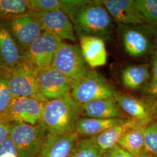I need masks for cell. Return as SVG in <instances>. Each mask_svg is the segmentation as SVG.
Here are the masks:
<instances>
[{
  "label": "cell",
  "instance_id": "cell-4",
  "mask_svg": "<svg viewBox=\"0 0 157 157\" xmlns=\"http://www.w3.org/2000/svg\"><path fill=\"white\" fill-rule=\"evenodd\" d=\"M118 34L125 51L132 57L144 56L156 47L157 28L148 24L126 25L118 23Z\"/></svg>",
  "mask_w": 157,
  "mask_h": 157
},
{
  "label": "cell",
  "instance_id": "cell-23",
  "mask_svg": "<svg viewBox=\"0 0 157 157\" xmlns=\"http://www.w3.org/2000/svg\"><path fill=\"white\" fill-rule=\"evenodd\" d=\"M29 11L28 0H0V19L8 20Z\"/></svg>",
  "mask_w": 157,
  "mask_h": 157
},
{
  "label": "cell",
  "instance_id": "cell-35",
  "mask_svg": "<svg viewBox=\"0 0 157 157\" xmlns=\"http://www.w3.org/2000/svg\"><path fill=\"white\" fill-rule=\"evenodd\" d=\"M154 44H155V46L156 48H157V36H156V37H155V39H154Z\"/></svg>",
  "mask_w": 157,
  "mask_h": 157
},
{
  "label": "cell",
  "instance_id": "cell-8",
  "mask_svg": "<svg viewBox=\"0 0 157 157\" xmlns=\"http://www.w3.org/2000/svg\"><path fill=\"white\" fill-rule=\"evenodd\" d=\"M113 97L129 118L148 126L157 121V97H139L116 90Z\"/></svg>",
  "mask_w": 157,
  "mask_h": 157
},
{
  "label": "cell",
  "instance_id": "cell-10",
  "mask_svg": "<svg viewBox=\"0 0 157 157\" xmlns=\"http://www.w3.org/2000/svg\"><path fill=\"white\" fill-rule=\"evenodd\" d=\"M8 86L13 98L29 97L43 103L48 101L40 90L35 73L22 62L10 69Z\"/></svg>",
  "mask_w": 157,
  "mask_h": 157
},
{
  "label": "cell",
  "instance_id": "cell-24",
  "mask_svg": "<svg viewBox=\"0 0 157 157\" xmlns=\"http://www.w3.org/2000/svg\"><path fill=\"white\" fill-rule=\"evenodd\" d=\"M104 152L91 137H79L69 157H102Z\"/></svg>",
  "mask_w": 157,
  "mask_h": 157
},
{
  "label": "cell",
  "instance_id": "cell-3",
  "mask_svg": "<svg viewBox=\"0 0 157 157\" xmlns=\"http://www.w3.org/2000/svg\"><path fill=\"white\" fill-rule=\"evenodd\" d=\"M47 135L45 124L41 120L36 124L11 123L10 137L18 157H38Z\"/></svg>",
  "mask_w": 157,
  "mask_h": 157
},
{
  "label": "cell",
  "instance_id": "cell-25",
  "mask_svg": "<svg viewBox=\"0 0 157 157\" xmlns=\"http://www.w3.org/2000/svg\"><path fill=\"white\" fill-rule=\"evenodd\" d=\"M135 4L144 22L157 28V0H135Z\"/></svg>",
  "mask_w": 157,
  "mask_h": 157
},
{
  "label": "cell",
  "instance_id": "cell-2",
  "mask_svg": "<svg viewBox=\"0 0 157 157\" xmlns=\"http://www.w3.org/2000/svg\"><path fill=\"white\" fill-rule=\"evenodd\" d=\"M82 105L71 94L44 103L41 121L47 133L63 135L75 132L77 121L81 117Z\"/></svg>",
  "mask_w": 157,
  "mask_h": 157
},
{
  "label": "cell",
  "instance_id": "cell-33",
  "mask_svg": "<svg viewBox=\"0 0 157 157\" xmlns=\"http://www.w3.org/2000/svg\"><path fill=\"white\" fill-rule=\"evenodd\" d=\"M11 123L0 119V146L10 136Z\"/></svg>",
  "mask_w": 157,
  "mask_h": 157
},
{
  "label": "cell",
  "instance_id": "cell-22",
  "mask_svg": "<svg viewBox=\"0 0 157 157\" xmlns=\"http://www.w3.org/2000/svg\"><path fill=\"white\" fill-rule=\"evenodd\" d=\"M144 128L145 127H139L130 130L118 141V145L133 157H145L144 153Z\"/></svg>",
  "mask_w": 157,
  "mask_h": 157
},
{
  "label": "cell",
  "instance_id": "cell-30",
  "mask_svg": "<svg viewBox=\"0 0 157 157\" xmlns=\"http://www.w3.org/2000/svg\"><path fill=\"white\" fill-rule=\"evenodd\" d=\"M0 157H18L16 149L10 136L0 146Z\"/></svg>",
  "mask_w": 157,
  "mask_h": 157
},
{
  "label": "cell",
  "instance_id": "cell-9",
  "mask_svg": "<svg viewBox=\"0 0 157 157\" xmlns=\"http://www.w3.org/2000/svg\"><path fill=\"white\" fill-rule=\"evenodd\" d=\"M22 54L43 32L36 12L29 10L20 16L3 20Z\"/></svg>",
  "mask_w": 157,
  "mask_h": 157
},
{
  "label": "cell",
  "instance_id": "cell-31",
  "mask_svg": "<svg viewBox=\"0 0 157 157\" xmlns=\"http://www.w3.org/2000/svg\"><path fill=\"white\" fill-rule=\"evenodd\" d=\"M102 157H135L122 147L117 144L105 151Z\"/></svg>",
  "mask_w": 157,
  "mask_h": 157
},
{
  "label": "cell",
  "instance_id": "cell-14",
  "mask_svg": "<svg viewBox=\"0 0 157 157\" xmlns=\"http://www.w3.org/2000/svg\"><path fill=\"white\" fill-rule=\"evenodd\" d=\"M79 137L75 132L63 135L47 133L38 157H69Z\"/></svg>",
  "mask_w": 157,
  "mask_h": 157
},
{
  "label": "cell",
  "instance_id": "cell-7",
  "mask_svg": "<svg viewBox=\"0 0 157 157\" xmlns=\"http://www.w3.org/2000/svg\"><path fill=\"white\" fill-rule=\"evenodd\" d=\"M51 67L64 75L72 83L91 69L86 62L79 45L63 42L57 48Z\"/></svg>",
  "mask_w": 157,
  "mask_h": 157
},
{
  "label": "cell",
  "instance_id": "cell-32",
  "mask_svg": "<svg viewBox=\"0 0 157 157\" xmlns=\"http://www.w3.org/2000/svg\"><path fill=\"white\" fill-rule=\"evenodd\" d=\"M150 78L151 83H157V48L152 52L150 64Z\"/></svg>",
  "mask_w": 157,
  "mask_h": 157
},
{
  "label": "cell",
  "instance_id": "cell-29",
  "mask_svg": "<svg viewBox=\"0 0 157 157\" xmlns=\"http://www.w3.org/2000/svg\"><path fill=\"white\" fill-rule=\"evenodd\" d=\"M89 2L87 0H61L60 10L71 18L76 12Z\"/></svg>",
  "mask_w": 157,
  "mask_h": 157
},
{
  "label": "cell",
  "instance_id": "cell-27",
  "mask_svg": "<svg viewBox=\"0 0 157 157\" xmlns=\"http://www.w3.org/2000/svg\"><path fill=\"white\" fill-rule=\"evenodd\" d=\"M144 141L145 157H157V121L145 127Z\"/></svg>",
  "mask_w": 157,
  "mask_h": 157
},
{
  "label": "cell",
  "instance_id": "cell-1",
  "mask_svg": "<svg viewBox=\"0 0 157 157\" xmlns=\"http://www.w3.org/2000/svg\"><path fill=\"white\" fill-rule=\"evenodd\" d=\"M70 19L78 37H95L104 41L112 37L114 31L112 17L100 1H89Z\"/></svg>",
  "mask_w": 157,
  "mask_h": 157
},
{
  "label": "cell",
  "instance_id": "cell-20",
  "mask_svg": "<svg viewBox=\"0 0 157 157\" xmlns=\"http://www.w3.org/2000/svg\"><path fill=\"white\" fill-rule=\"evenodd\" d=\"M127 119H99L80 117L76 124L75 132L78 134L79 137H93L113 126L124 123Z\"/></svg>",
  "mask_w": 157,
  "mask_h": 157
},
{
  "label": "cell",
  "instance_id": "cell-12",
  "mask_svg": "<svg viewBox=\"0 0 157 157\" xmlns=\"http://www.w3.org/2000/svg\"><path fill=\"white\" fill-rule=\"evenodd\" d=\"M40 90L48 101L71 94L72 83L54 67H50L36 74Z\"/></svg>",
  "mask_w": 157,
  "mask_h": 157
},
{
  "label": "cell",
  "instance_id": "cell-6",
  "mask_svg": "<svg viewBox=\"0 0 157 157\" xmlns=\"http://www.w3.org/2000/svg\"><path fill=\"white\" fill-rule=\"evenodd\" d=\"M62 42L53 34L43 32L24 52L22 62L36 75L50 67L54 56Z\"/></svg>",
  "mask_w": 157,
  "mask_h": 157
},
{
  "label": "cell",
  "instance_id": "cell-18",
  "mask_svg": "<svg viewBox=\"0 0 157 157\" xmlns=\"http://www.w3.org/2000/svg\"><path fill=\"white\" fill-rule=\"evenodd\" d=\"M79 41L83 56L91 68L104 66L106 64L107 51L103 40L91 36H80Z\"/></svg>",
  "mask_w": 157,
  "mask_h": 157
},
{
  "label": "cell",
  "instance_id": "cell-17",
  "mask_svg": "<svg viewBox=\"0 0 157 157\" xmlns=\"http://www.w3.org/2000/svg\"><path fill=\"white\" fill-rule=\"evenodd\" d=\"M22 61V54L3 20L0 19V66L12 69Z\"/></svg>",
  "mask_w": 157,
  "mask_h": 157
},
{
  "label": "cell",
  "instance_id": "cell-19",
  "mask_svg": "<svg viewBox=\"0 0 157 157\" xmlns=\"http://www.w3.org/2000/svg\"><path fill=\"white\" fill-rule=\"evenodd\" d=\"M139 127H146L140 122L128 118L124 123L107 129L99 135L90 137L95 144L104 151L118 144V141L130 130Z\"/></svg>",
  "mask_w": 157,
  "mask_h": 157
},
{
  "label": "cell",
  "instance_id": "cell-28",
  "mask_svg": "<svg viewBox=\"0 0 157 157\" xmlns=\"http://www.w3.org/2000/svg\"><path fill=\"white\" fill-rule=\"evenodd\" d=\"M61 0H28L29 10L45 12L60 10Z\"/></svg>",
  "mask_w": 157,
  "mask_h": 157
},
{
  "label": "cell",
  "instance_id": "cell-5",
  "mask_svg": "<svg viewBox=\"0 0 157 157\" xmlns=\"http://www.w3.org/2000/svg\"><path fill=\"white\" fill-rule=\"evenodd\" d=\"M116 90L104 76L91 69L72 83L71 95L82 105L90 101L112 97Z\"/></svg>",
  "mask_w": 157,
  "mask_h": 157
},
{
  "label": "cell",
  "instance_id": "cell-16",
  "mask_svg": "<svg viewBox=\"0 0 157 157\" xmlns=\"http://www.w3.org/2000/svg\"><path fill=\"white\" fill-rule=\"evenodd\" d=\"M81 117L99 119L129 118L118 105L113 97L82 104Z\"/></svg>",
  "mask_w": 157,
  "mask_h": 157
},
{
  "label": "cell",
  "instance_id": "cell-21",
  "mask_svg": "<svg viewBox=\"0 0 157 157\" xmlns=\"http://www.w3.org/2000/svg\"><path fill=\"white\" fill-rule=\"evenodd\" d=\"M121 78L124 87L128 90L139 89L150 78V64L129 65L122 71Z\"/></svg>",
  "mask_w": 157,
  "mask_h": 157
},
{
  "label": "cell",
  "instance_id": "cell-26",
  "mask_svg": "<svg viewBox=\"0 0 157 157\" xmlns=\"http://www.w3.org/2000/svg\"><path fill=\"white\" fill-rule=\"evenodd\" d=\"M10 69L0 66V117L5 113L13 98L8 86Z\"/></svg>",
  "mask_w": 157,
  "mask_h": 157
},
{
  "label": "cell",
  "instance_id": "cell-15",
  "mask_svg": "<svg viewBox=\"0 0 157 157\" xmlns=\"http://www.w3.org/2000/svg\"><path fill=\"white\" fill-rule=\"evenodd\" d=\"M111 17L119 23L126 25L146 24L137 10L135 0L100 1Z\"/></svg>",
  "mask_w": 157,
  "mask_h": 157
},
{
  "label": "cell",
  "instance_id": "cell-34",
  "mask_svg": "<svg viewBox=\"0 0 157 157\" xmlns=\"http://www.w3.org/2000/svg\"><path fill=\"white\" fill-rule=\"evenodd\" d=\"M146 92L151 97H157V83L150 82L147 87Z\"/></svg>",
  "mask_w": 157,
  "mask_h": 157
},
{
  "label": "cell",
  "instance_id": "cell-13",
  "mask_svg": "<svg viewBox=\"0 0 157 157\" xmlns=\"http://www.w3.org/2000/svg\"><path fill=\"white\" fill-rule=\"evenodd\" d=\"M36 14L43 32L53 34L62 41H76L72 22L64 12L61 10H55L36 12Z\"/></svg>",
  "mask_w": 157,
  "mask_h": 157
},
{
  "label": "cell",
  "instance_id": "cell-11",
  "mask_svg": "<svg viewBox=\"0 0 157 157\" xmlns=\"http://www.w3.org/2000/svg\"><path fill=\"white\" fill-rule=\"evenodd\" d=\"M44 103L29 97L13 98L5 113L0 117L6 121L38 124L41 120Z\"/></svg>",
  "mask_w": 157,
  "mask_h": 157
}]
</instances>
